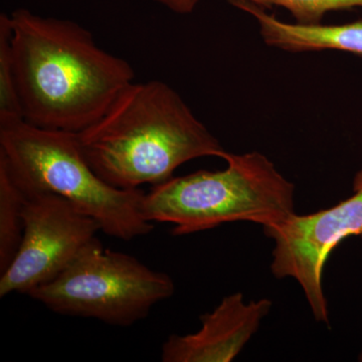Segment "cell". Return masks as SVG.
I'll list each match as a JSON object with an SVG mask.
<instances>
[{"label": "cell", "mask_w": 362, "mask_h": 362, "mask_svg": "<svg viewBox=\"0 0 362 362\" xmlns=\"http://www.w3.org/2000/svg\"><path fill=\"white\" fill-rule=\"evenodd\" d=\"M11 54L23 119L80 133L97 122L131 83L126 59L98 45L76 21L18 8L11 13Z\"/></svg>", "instance_id": "1"}, {"label": "cell", "mask_w": 362, "mask_h": 362, "mask_svg": "<svg viewBox=\"0 0 362 362\" xmlns=\"http://www.w3.org/2000/svg\"><path fill=\"white\" fill-rule=\"evenodd\" d=\"M77 135L94 173L120 189L160 185L188 161L223 159L228 152L180 95L159 80L131 83Z\"/></svg>", "instance_id": "2"}, {"label": "cell", "mask_w": 362, "mask_h": 362, "mask_svg": "<svg viewBox=\"0 0 362 362\" xmlns=\"http://www.w3.org/2000/svg\"><path fill=\"white\" fill-rule=\"evenodd\" d=\"M223 170H199L154 185L142 202L150 223L175 226V235L211 230L226 223L280 225L295 211L294 183L258 151L226 152Z\"/></svg>", "instance_id": "3"}, {"label": "cell", "mask_w": 362, "mask_h": 362, "mask_svg": "<svg viewBox=\"0 0 362 362\" xmlns=\"http://www.w3.org/2000/svg\"><path fill=\"white\" fill-rule=\"evenodd\" d=\"M0 160L26 194L49 192L68 199L110 237L131 240L154 228L143 216L145 192L102 180L83 156L77 133L25 120L0 127Z\"/></svg>", "instance_id": "4"}, {"label": "cell", "mask_w": 362, "mask_h": 362, "mask_svg": "<svg viewBox=\"0 0 362 362\" xmlns=\"http://www.w3.org/2000/svg\"><path fill=\"white\" fill-rule=\"evenodd\" d=\"M175 292L168 274L152 270L129 255L105 250L95 239L58 278L30 297L62 315L128 327Z\"/></svg>", "instance_id": "5"}, {"label": "cell", "mask_w": 362, "mask_h": 362, "mask_svg": "<svg viewBox=\"0 0 362 362\" xmlns=\"http://www.w3.org/2000/svg\"><path fill=\"white\" fill-rule=\"evenodd\" d=\"M263 230L274 242L270 267L274 277L297 281L314 319L329 325L322 284L324 267L342 240L362 238V168L354 176L349 199L317 213H295L280 225Z\"/></svg>", "instance_id": "6"}, {"label": "cell", "mask_w": 362, "mask_h": 362, "mask_svg": "<svg viewBox=\"0 0 362 362\" xmlns=\"http://www.w3.org/2000/svg\"><path fill=\"white\" fill-rule=\"evenodd\" d=\"M23 240L0 277V297L30 296L58 278L101 230L99 223L58 194H26Z\"/></svg>", "instance_id": "7"}, {"label": "cell", "mask_w": 362, "mask_h": 362, "mask_svg": "<svg viewBox=\"0 0 362 362\" xmlns=\"http://www.w3.org/2000/svg\"><path fill=\"white\" fill-rule=\"evenodd\" d=\"M273 302H245L240 292L228 295L211 313L201 316L202 328L192 334H171L162 345L163 362H230L256 334Z\"/></svg>", "instance_id": "8"}, {"label": "cell", "mask_w": 362, "mask_h": 362, "mask_svg": "<svg viewBox=\"0 0 362 362\" xmlns=\"http://www.w3.org/2000/svg\"><path fill=\"white\" fill-rule=\"evenodd\" d=\"M251 16L259 25L262 39L269 47L290 52L340 51L362 57V21L344 25H299L277 16L249 2H233Z\"/></svg>", "instance_id": "9"}, {"label": "cell", "mask_w": 362, "mask_h": 362, "mask_svg": "<svg viewBox=\"0 0 362 362\" xmlns=\"http://www.w3.org/2000/svg\"><path fill=\"white\" fill-rule=\"evenodd\" d=\"M26 194L0 160V273L8 268L23 240Z\"/></svg>", "instance_id": "10"}, {"label": "cell", "mask_w": 362, "mask_h": 362, "mask_svg": "<svg viewBox=\"0 0 362 362\" xmlns=\"http://www.w3.org/2000/svg\"><path fill=\"white\" fill-rule=\"evenodd\" d=\"M11 54V14H0V127L23 121Z\"/></svg>", "instance_id": "11"}, {"label": "cell", "mask_w": 362, "mask_h": 362, "mask_svg": "<svg viewBox=\"0 0 362 362\" xmlns=\"http://www.w3.org/2000/svg\"><path fill=\"white\" fill-rule=\"evenodd\" d=\"M230 4L235 1L249 2L270 9L281 7L289 11L299 25H313L322 23L324 16L332 11H349L362 7V0H228Z\"/></svg>", "instance_id": "12"}, {"label": "cell", "mask_w": 362, "mask_h": 362, "mask_svg": "<svg viewBox=\"0 0 362 362\" xmlns=\"http://www.w3.org/2000/svg\"><path fill=\"white\" fill-rule=\"evenodd\" d=\"M152 1L165 7L171 13L189 14L197 8L201 0H152Z\"/></svg>", "instance_id": "13"}, {"label": "cell", "mask_w": 362, "mask_h": 362, "mask_svg": "<svg viewBox=\"0 0 362 362\" xmlns=\"http://www.w3.org/2000/svg\"><path fill=\"white\" fill-rule=\"evenodd\" d=\"M357 361L362 362V349L361 354H359L358 357H357Z\"/></svg>", "instance_id": "14"}]
</instances>
